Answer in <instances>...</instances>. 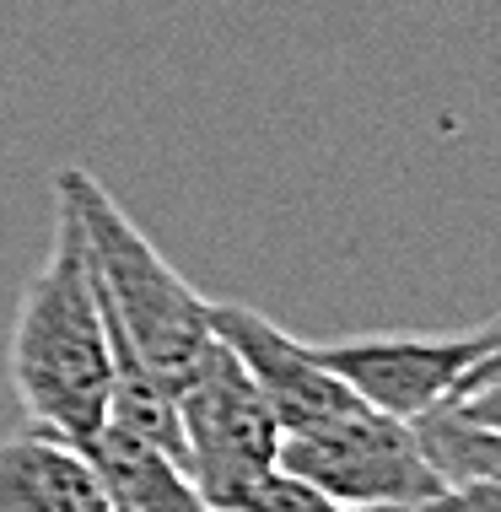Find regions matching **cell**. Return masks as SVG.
Returning a JSON list of instances; mask_svg holds the SVG:
<instances>
[{
    "label": "cell",
    "mask_w": 501,
    "mask_h": 512,
    "mask_svg": "<svg viewBox=\"0 0 501 512\" xmlns=\"http://www.w3.org/2000/svg\"><path fill=\"white\" fill-rule=\"evenodd\" d=\"M6 367L33 426H49L76 448H92L97 432L108 426L114 351H108L103 302H97L92 281L87 232L60 195H54L49 254L17 302Z\"/></svg>",
    "instance_id": "cell-1"
},
{
    "label": "cell",
    "mask_w": 501,
    "mask_h": 512,
    "mask_svg": "<svg viewBox=\"0 0 501 512\" xmlns=\"http://www.w3.org/2000/svg\"><path fill=\"white\" fill-rule=\"evenodd\" d=\"M54 195L76 211L87 232L92 281L103 318L130 340V351L167 394L184 389V378L200 367V356L216 345L211 302L162 259V248L124 216V205L81 168H60Z\"/></svg>",
    "instance_id": "cell-2"
},
{
    "label": "cell",
    "mask_w": 501,
    "mask_h": 512,
    "mask_svg": "<svg viewBox=\"0 0 501 512\" xmlns=\"http://www.w3.org/2000/svg\"><path fill=\"white\" fill-rule=\"evenodd\" d=\"M173 399L178 421H184L189 475L216 512L238 507L248 491H259L281 469V421H275L270 399L259 394V383L248 378V367L221 340L200 356V367Z\"/></svg>",
    "instance_id": "cell-3"
},
{
    "label": "cell",
    "mask_w": 501,
    "mask_h": 512,
    "mask_svg": "<svg viewBox=\"0 0 501 512\" xmlns=\"http://www.w3.org/2000/svg\"><path fill=\"white\" fill-rule=\"evenodd\" d=\"M281 475L324 491L340 507H394L421 512L442 491V475L426 464L410 421L361 405L318 432L281 442Z\"/></svg>",
    "instance_id": "cell-4"
},
{
    "label": "cell",
    "mask_w": 501,
    "mask_h": 512,
    "mask_svg": "<svg viewBox=\"0 0 501 512\" xmlns=\"http://www.w3.org/2000/svg\"><path fill=\"white\" fill-rule=\"evenodd\" d=\"M496 345V324H480L469 335H356L313 345V356L334 378H345L372 410L394 421H421V415L453 405L464 378L475 372Z\"/></svg>",
    "instance_id": "cell-5"
},
{
    "label": "cell",
    "mask_w": 501,
    "mask_h": 512,
    "mask_svg": "<svg viewBox=\"0 0 501 512\" xmlns=\"http://www.w3.org/2000/svg\"><path fill=\"white\" fill-rule=\"evenodd\" d=\"M211 329L216 340L227 345L232 356L248 367V378L259 383V394L270 399L275 421H281L286 437L318 432V426L340 421V415L361 410V399L345 378L313 356V345L291 340L281 324H270L259 308H243V302H211Z\"/></svg>",
    "instance_id": "cell-6"
},
{
    "label": "cell",
    "mask_w": 501,
    "mask_h": 512,
    "mask_svg": "<svg viewBox=\"0 0 501 512\" xmlns=\"http://www.w3.org/2000/svg\"><path fill=\"white\" fill-rule=\"evenodd\" d=\"M0 512H114L92 453L49 426L0 442Z\"/></svg>",
    "instance_id": "cell-7"
},
{
    "label": "cell",
    "mask_w": 501,
    "mask_h": 512,
    "mask_svg": "<svg viewBox=\"0 0 501 512\" xmlns=\"http://www.w3.org/2000/svg\"><path fill=\"white\" fill-rule=\"evenodd\" d=\"M87 453L114 496V512H216L184 464H173L167 453L119 426H103Z\"/></svg>",
    "instance_id": "cell-8"
},
{
    "label": "cell",
    "mask_w": 501,
    "mask_h": 512,
    "mask_svg": "<svg viewBox=\"0 0 501 512\" xmlns=\"http://www.w3.org/2000/svg\"><path fill=\"white\" fill-rule=\"evenodd\" d=\"M227 512H394V507H340V502H329L324 491H313V486H302V480H291L275 469L259 491H248L243 502L227 507Z\"/></svg>",
    "instance_id": "cell-9"
},
{
    "label": "cell",
    "mask_w": 501,
    "mask_h": 512,
    "mask_svg": "<svg viewBox=\"0 0 501 512\" xmlns=\"http://www.w3.org/2000/svg\"><path fill=\"white\" fill-rule=\"evenodd\" d=\"M448 410H458L469 426H485V432H501V372H491V378H475L458 389V399Z\"/></svg>",
    "instance_id": "cell-10"
},
{
    "label": "cell",
    "mask_w": 501,
    "mask_h": 512,
    "mask_svg": "<svg viewBox=\"0 0 501 512\" xmlns=\"http://www.w3.org/2000/svg\"><path fill=\"white\" fill-rule=\"evenodd\" d=\"M421 512H501V480H464V486H442Z\"/></svg>",
    "instance_id": "cell-11"
},
{
    "label": "cell",
    "mask_w": 501,
    "mask_h": 512,
    "mask_svg": "<svg viewBox=\"0 0 501 512\" xmlns=\"http://www.w3.org/2000/svg\"><path fill=\"white\" fill-rule=\"evenodd\" d=\"M491 372H501V318H496V345H491V356H485V362L469 372L464 383H475V378H491Z\"/></svg>",
    "instance_id": "cell-12"
}]
</instances>
